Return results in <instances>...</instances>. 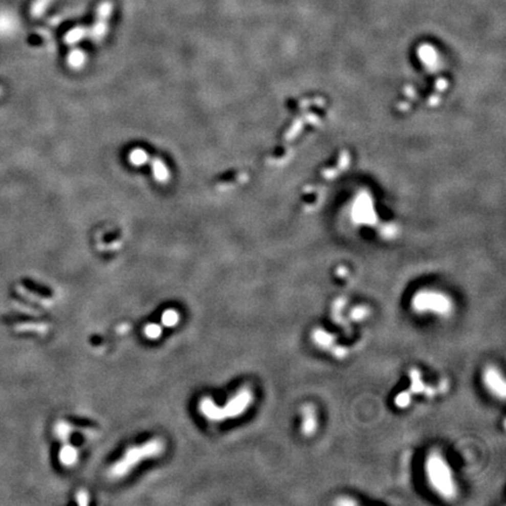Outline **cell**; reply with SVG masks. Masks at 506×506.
Wrapping results in <instances>:
<instances>
[{"mask_svg": "<svg viewBox=\"0 0 506 506\" xmlns=\"http://www.w3.org/2000/svg\"><path fill=\"white\" fill-rule=\"evenodd\" d=\"M411 402V395L410 392H401L395 399V404L399 408H407L409 407V404Z\"/></svg>", "mask_w": 506, "mask_h": 506, "instance_id": "16", "label": "cell"}, {"mask_svg": "<svg viewBox=\"0 0 506 506\" xmlns=\"http://www.w3.org/2000/svg\"><path fill=\"white\" fill-rule=\"evenodd\" d=\"M317 412L312 406H305L302 408V424L301 431L305 436H312L317 430Z\"/></svg>", "mask_w": 506, "mask_h": 506, "instance_id": "8", "label": "cell"}, {"mask_svg": "<svg viewBox=\"0 0 506 506\" xmlns=\"http://www.w3.org/2000/svg\"><path fill=\"white\" fill-rule=\"evenodd\" d=\"M178 321V314L175 311H167L163 314V322L167 326H172Z\"/></svg>", "mask_w": 506, "mask_h": 506, "instance_id": "18", "label": "cell"}, {"mask_svg": "<svg viewBox=\"0 0 506 506\" xmlns=\"http://www.w3.org/2000/svg\"><path fill=\"white\" fill-rule=\"evenodd\" d=\"M113 11H114V5L108 0L102 2L98 6L94 23L91 27H88V39H91L93 42H101L106 38L109 30V19L112 17Z\"/></svg>", "mask_w": 506, "mask_h": 506, "instance_id": "3", "label": "cell"}, {"mask_svg": "<svg viewBox=\"0 0 506 506\" xmlns=\"http://www.w3.org/2000/svg\"><path fill=\"white\" fill-rule=\"evenodd\" d=\"M369 315V310L364 306H359L350 312V319L354 321H362Z\"/></svg>", "mask_w": 506, "mask_h": 506, "instance_id": "15", "label": "cell"}, {"mask_svg": "<svg viewBox=\"0 0 506 506\" xmlns=\"http://www.w3.org/2000/svg\"><path fill=\"white\" fill-rule=\"evenodd\" d=\"M147 165H149V167L151 168L152 177L157 183L167 184L169 183L170 180H171V171H170V168L163 161V159H161V157L151 155L150 153L148 157Z\"/></svg>", "mask_w": 506, "mask_h": 506, "instance_id": "7", "label": "cell"}, {"mask_svg": "<svg viewBox=\"0 0 506 506\" xmlns=\"http://www.w3.org/2000/svg\"><path fill=\"white\" fill-rule=\"evenodd\" d=\"M60 457H61V460L64 464H72L76 460V451L72 448H66L63 449Z\"/></svg>", "mask_w": 506, "mask_h": 506, "instance_id": "17", "label": "cell"}, {"mask_svg": "<svg viewBox=\"0 0 506 506\" xmlns=\"http://www.w3.org/2000/svg\"><path fill=\"white\" fill-rule=\"evenodd\" d=\"M66 62L68 64V67L73 71H80L84 67V64L87 63V53L84 52L82 48H80L78 46H72L71 51L68 52Z\"/></svg>", "mask_w": 506, "mask_h": 506, "instance_id": "9", "label": "cell"}, {"mask_svg": "<svg viewBox=\"0 0 506 506\" xmlns=\"http://www.w3.org/2000/svg\"><path fill=\"white\" fill-rule=\"evenodd\" d=\"M332 351H333V355L335 358L338 359H345L348 354V350L346 348L341 346H333L332 347Z\"/></svg>", "mask_w": 506, "mask_h": 506, "instance_id": "19", "label": "cell"}, {"mask_svg": "<svg viewBox=\"0 0 506 506\" xmlns=\"http://www.w3.org/2000/svg\"><path fill=\"white\" fill-rule=\"evenodd\" d=\"M159 451V443H151L144 445L143 448H137L133 449V450L129 451L127 453V456L124 457V459L122 462H120L119 464H116V467L112 470V476H122L125 472L129 470V468L137 463L140 460V458H143V457H147L149 455H153Z\"/></svg>", "mask_w": 506, "mask_h": 506, "instance_id": "4", "label": "cell"}, {"mask_svg": "<svg viewBox=\"0 0 506 506\" xmlns=\"http://www.w3.org/2000/svg\"><path fill=\"white\" fill-rule=\"evenodd\" d=\"M337 504H343V505H353V504H356V501L355 500H350V499H340L337 501Z\"/></svg>", "mask_w": 506, "mask_h": 506, "instance_id": "21", "label": "cell"}, {"mask_svg": "<svg viewBox=\"0 0 506 506\" xmlns=\"http://www.w3.org/2000/svg\"><path fill=\"white\" fill-rule=\"evenodd\" d=\"M3 92H4V89H3V87H2V86H0V96L3 95Z\"/></svg>", "mask_w": 506, "mask_h": 506, "instance_id": "22", "label": "cell"}, {"mask_svg": "<svg viewBox=\"0 0 506 506\" xmlns=\"http://www.w3.org/2000/svg\"><path fill=\"white\" fill-rule=\"evenodd\" d=\"M416 313H434L441 317H449L452 313L453 303L447 294L437 291H421L411 300Z\"/></svg>", "mask_w": 506, "mask_h": 506, "instance_id": "2", "label": "cell"}, {"mask_svg": "<svg viewBox=\"0 0 506 506\" xmlns=\"http://www.w3.org/2000/svg\"><path fill=\"white\" fill-rule=\"evenodd\" d=\"M410 379H411V391L415 392V394H419V392H423L426 390V386L422 381V376L417 369H411L410 373Z\"/></svg>", "mask_w": 506, "mask_h": 506, "instance_id": "13", "label": "cell"}, {"mask_svg": "<svg viewBox=\"0 0 506 506\" xmlns=\"http://www.w3.org/2000/svg\"><path fill=\"white\" fill-rule=\"evenodd\" d=\"M88 38V27L86 26H76L73 27L72 30H70L64 34V42H66L68 46H76L79 42L82 41V40Z\"/></svg>", "mask_w": 506, "mask_h": 506, "instance_id": "11", "label": "cell"}, {"mask_svg": "<svg viewBox=\"0 0 506 506\" xmlns=\"http://www.w3.org/2000/svg\"><path fill=\"white\" fill-rule=\"evenodd\" d=\"M426 471L432 489L447 499H452L457 495V487L450 467L438 452H432L428 457Z\"/></svg>", "mask_w": 506, "mask_h": 506, "instance_id": "1", "label": "cell"}, {"mask_svg": "<svg viewBox=\"0 0 506 506\" xmlns=\"http://www.w3.org/2000/svg\"><path fill=\"white\" fill-rule=\"evenodd\" d=\"M251 401H252V394H251L250 390L244 389L240 392H238L236 398H233L230 401L228 406L223 409V410H213L210 416L214 419L238 416L245 411V409L250 406Z\"/></svg>", "mask_w": 506, "mask_h": 506, "instance_id": "5", "label": "cell"}, {"mask_svg": "<svg viewBox=\"0 0 506 506\" xmlns=\"http://www.w3.org/2000/svg\"><path fill=\"white\" fill-rule=\"evenodd\" d=\"M312 339L315 345L318 347L322 348V349H332V347L334 346L335 338L334 335H332L328 332H326L325 329L318 328L315 329L313 333H312Z\"/></svg>", "mask_w": 506, "mask_h": 506, "instance_id": "10", "label": "cell"}, {"mask_svg": "<svg viewBox=\"0 0 506 506\" xmlns=\"http://www.w3.org/2000/svg\"><path fill=\"white\" fill-rule=\"evenodd\" d=\"M149 155H150V153L145 150L144 148L135 147L129 150L127 159L129 164H131L133 167L139 168V167H143V165H147Z\"/></svg>", "mask_w": 506, "mask_h": 506, "instance_id": "12", "label": "cell"}, {"mask_svg": "<svg viewBox=\"0 0 506 506\" xmlns=\"http://www.w3.org/2000/svg\"><path fill=\"white\" fill-rule=\"evenodd\" d=\"M145 333H147V335H148L149 338L155 339V338H157L161 334V329H160L159 326H155V325L148 326L147 328H145Z\"/></svg>", "mask_w": 506, "mask_h": 506, "instance_id": "20", "label": "cell"}, {"mask_svg": "<svg viewBox=\"0 0 506 506\" xmlns=\"http://www.w3.org/2000/svg\"><path fill=\"white\" fill-rule=\"evenodd\" d=\"M53 0H35L31 6V15L34 18H39L46 12Z\"/></svg>", "mask_w": 506, "mask_h": 506, "instance_id": "14", "label": "cell"}, {"mask_svg": "<svg viewBox=\"0 0 506 506\" xmlns=\"http://www.w3.org/2000/svg\"><path fill=\"white\" fill-rule=\"evenodd\" d=\"M483 380L488 389L497 398L504 399L506 394V384L501 373L495 367L487 368L483 374Z\"/></svg>", "mask_w": 506, "mask_h": 506, "instance_id": "6", "label": "cell"}]
</instances>
